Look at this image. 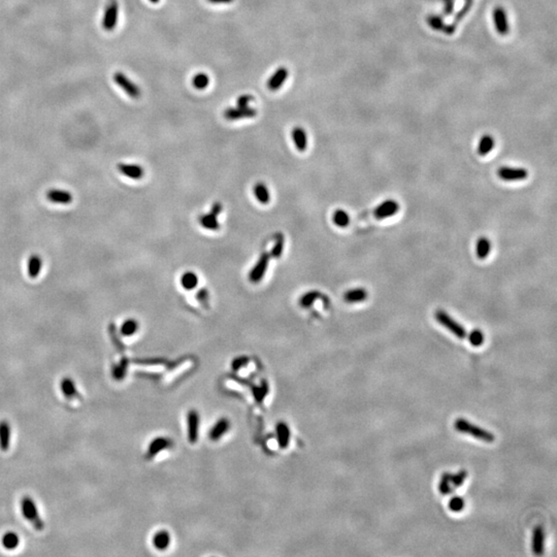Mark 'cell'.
<instances>
[{"instance_id":"6da1fadb","label":"cell","mask_w":557,"mask_h":557,"mask_svg":"<svg viewBox=\"0 0 557 557\" xmlns=\"http://www.w3.org/2000/svg\"><path fill=\"white\" fill-rule=\"evenodd\" d=\"M454 427L456 431L460 432V433H464V434H468L476 439H478L480 441L486 442V443H492L495 442L496 437L492 433L486 431L484 428H481L477 425L472 424L471 422H469L466 419H457L454 422Z\"/></svg>"},{"instance_id":"7a4b0ae2","label":"cell","mask_w":557,"mask_h":557,"mask_svg":"<svg viewBox=\"0 0 557 557\" xmlns=\"http://www.w3.org/2000/svg\"><path fill=\"white\" fill-rule=\"evenodd\" d=\"M21 511L24 518L28 522H30L31 525H32L36 531L38 532L43 531L44 523L40 518L38 509L34 501L32 500V498L26 496L21 500Z\"/></svg>"},{"instance_id":"3957f363","label":"cell","mask_w":557,"mask_h":557,"mask_svg":"<svg viewBox=\"0 0 557 557\" xmlns=\"http://www.w3.org/2000/svg\"><path fill=\"white\" fill-rule=\"evenodd\" d=\"M436 319L441 325H443L444 327H446L448 330H450L454 334V336H456L457 338L466 339L468 337V332L465 329V327L461 324H459L457 321H455L451 316H449L447 313L444 312L443 310L437 311Z\"/></svg>"},{"instance_id":"277c9868","label":"cell","mask_w":557,"mask_h":557,"mask_svg":"<svg viewBox=\"0 0 557 557\" xmlns=\"http://www.w3.org/2000/svg\"><path fill=\"white\" fill-rule=\"evenodd\" d=\"M118 15H119V3L117 0H109L107 2L103 17H102V28L105 31H113L118 23Z\"/></svg>"},{"instance_id":"5b68a950","label":"cell","mask_w":557,"mask_h":557,"mask_svg":"<svg viewBox=\"0 0 557 557\" xmlns=\"http://www.w3.org/2000/svg\"><path fill=\"white\" fill-rule=\"evenodd\" d=\"M115 83L127 94L130 98L137 99L140 97L141 91L137 85H135L130 78L127 77L124 73L118 71L114 74Z\"/></svg>"},{"instance_id":"8992f818","label":"cell","mask_w":557,"mask_h":557,"mask_svg":"<svg viewBox=\"0 0 557 557\" xmlns=\"http://www.w3.org/2000/svg\"><path fill=\"white\" fill-rule=\"evenodd\" d=\"M498 176L500 179L504 181H522L525 180L529 176V171L525 168H515V167H508L503 166L499 168Z\"/></svg>"},{"instance_id":"52a82bcc","label":"cell","mask_w":557,"mask_h":557,"mask_svg":"<svg viewBox=\"0 0 557 557\" xmlns=\"http://www.w3.org/2000/svg\"><path fill=\"white\" fill-rule=\"evenodd\" d=\"M400 210V204L394 199H387L381 202L374 211V215L377 219L382 220L391 216H394Z\"/></svg>"},{"instance_id":"ba28073f","label":"cell","mask_w":557,"mask_h":557,"mask_svg":"<svg viewBox=\"0 0 557 557\" xmlns=\"http://www.w3.org/2000/svg\"><path fill=\"white\" fill-rule=\"evenodd\" d=\"M257 115V110L249 106H237L224 110V118L229 121H235L245 118H253Z\"/></svg>"},{"instance_id":"9c48e42d","label":"cell","mask_w":557,"mask_h":557,"mask_svg":"<svg viewBox=\"0 0 557 557\" xmlns=\"http://www.w3.org/2000/svg\"><path fill=\"white\" fill-rule=\"evenodd\" d=\"M60 390L62 392V394L64 395L65 399L69 402L72 401H81L82 400V395L79 393V391L77 390L74 381L69 378V377H65L63 378L60 381Z\"/></svg>"},{"instance_id":"30bf717a","label":"cell","mask_w":557,"mask_h":557,"mask_svg":"<svg viewBox=\"0 0 557 557\" xmlns=\"http://www.w3.org/2000/svg\"><path fill=\"white\" fill-rule=\"evenodd\" d=\"M287 77H288V69L283 66L279 67L273 73V75L268 78L266 86L270 91H277L286 82Z\"/></svg>"},{"instance_id":"8fae6325","label":"cell","mask_w":557,"mask_h":557,"mask_svg":"<svg viewBox=\"0 0 557 557\" xmlns=\"http://www.w3.org/2000/svg\"><path fill=\"white\" fill-rule=\"evenodd\" d=\"M267 264H268V254H267V253H263L262 255H261V257H260V259H259V261L256 263V265L254 266V268L251 270V273H250V280H251L252 282H255V283H256V282H259V281L262 279V277H263V275H264V273H265L266 267H267Z\"/></svg>"},{"instance_id":"7c38bea8","label":"cell","mask_w":557,"mask_h":557,"mask_svg":"<svg viewBox=\"0 0 557 557\" xmlns=\"http://www.w3.org/2000/svg\"><path fill=\"white\" fill-rule=\"evenodd\" d=\"M10 424L6 420L0 421V450L6 452L10 446Z\"/></svg>"},{"instance_id":"4fadbf2b","label":"cell","mask_w":557,"mask_h":557,"mask_svg":"<svg viewBox=\"0 0 557 557\" xmlns=\"http://www.w3.org/2000/svg\"><path fill=\"white\" fill-rule=\"evenodd\" d=\"M47 199L54 203L60 204H68L72 201V195L68 191L65 190H59V189H52L46 194Z\"/></svg>"},{"instance_id":"5bb4252c","label":"cell","mask_w":557,"mask_h":557,"mask_svg":"<svg viewBox=\"0 0 557 557\" xmlns=\"http://www.w3.org/2000/svg\"><path fill=\"white\" fill-rule=\"evenodd\" d=\"M545 547V533L542 527L535 529L533 537V551L536 555L544 554Z\"/></svg>"},{"instance_id":"9a60e30c","label":"cell","mask_w":557,"mask_h":557,"mask_svg":"<svg viewBox=\"0 0 557 557\" xmlns=\"http://www.w3.org/2000/svg\"><path fill=\"white\" fill-rule=\"evenodd\" d=\"M119 170L125 174L126 177H128L130 179L133 180H139L144 176V169H142L141 166L136 165V164H119L118 165Z\"/></svg>"},{"instance_id":"2e32d148","label":"cell","mask_w":557,"mask_h":557,"mask_svg":"<svg viewBox=\"0 0 557 557\" xmlns=\"http://www.w3.org/2000/svg\"><path fill=\"white\" fill-rule=\"evenodd\" d=\"M0 542H1V545L5 550L11 551V550L17 549L19 547L20 537H19L18 534H15L14 532H6L5 534L2 535Z\"/></svg>"},{"instance_id":"e0dca14e","label":"cell","mask_w":557,"mask_h":557,"mask_svg":"<svg viewBox=\"0 0 557 557\" xmlns=\"http://www.w3.org/2000/svg\"><path fill=\"white\" fill-rule=\"evenodd\" d=\"M292 138L294 140L295 147L298 151H305L308 146V138L306 131L301 128V127H295L291 132Z\"/></svg>"},{"instance_id":"ac0fdd59","label":"cell","mask_w":557,"mask_h":557,"mask_svg":"<svg viewBox=\"0 0 557 557\" xmlns=\"http://www.w3.org/2000/svg\"><path fill=\"white\" fill-rule=\"evenodd\" d=\"M368 292L363 288H355L348 290L344 294V299L347 302H360L368 298Z\"/></svg>"},{"instance_id":"d6986e66","label":"cell","mask_w":557,"mask_h":557,"mask_svg":"<svg viewBox=\"0 0 557 557\" xmlns=\"http://www.w3.org/2000/svg\"><path fill=\"white\" fill-rule=\"evenodd\" d=\"M169 535L165 531L157 532L153 537V545L158 550H164L169 545Z\"/></svg>"},{"instance_id":"ffe728a7","label":"cell","mask_w":557,"mask_h":557,"mask_svg":"<svg viewBox=\"0 0 557 557\" xmlns=\"http://www.w3.org/2000/svg\"><path fill=\"white\" fill-rule=\"evenodd\" d=\"M41 265H42V261L40 256L38 255H32L29 260H28V274L30 276V278H36L39 273H40V269H41Z\"/></svg>"},{"instance_id":"44dd1931","label":"cell","mask_w":557,"mask_h":557,"mask_svg":"<svg viewBox=\"0 0 557 557\" xmlns=\"http://www.w3.org/2000/svg\"><path fill=\"white\" fill-rule=\"evenodd\" d=\"M491 244L488 238L481 237L479 241L477 242V256L479 259H485L490 253Z\"/></svg>"},{"instance_id":"7402d4cb","label":"cell","mask_w":557,"mask_h":557,"mask_svg":"<svg viewBox=\"0 0 557 557\" xmlns=\"http://www.w3.org/2000/svg\"><path fill=\"white\" fill-rule=\"evenodd\" d=\"M254 193H255V196H256V198L258 199L259 202H261L262 204L268 203V201L270 199L269 191L263 183H257L256 184L255 188H254Z\"/></svg>"},{"instance_id":"603a6c76","label":"cell","mask_w":557,"mask_h":557,"mask_svg":"<svg viewBox=\"0 0 557 557\" xmlns=\"http://www.w3.org/2000/svg\"><path fill=\"white\" fill-rule=\"evenodd\" d=\"M138 330V322L134 319L126 320L120 329V332L123 337H131Z\"/></svg>"},{"instance_id":"cb8c5ba5","label":"cell","mask_w":557,"mask_h":557,"mask_svg":"<svg viewBox=\"0 0 557 557\" xmlns=\"http://www.w3.org/2000/svg\"><path fill=\"white\" fill-rule=\"evenodd\" d=\"M127 368H128V361L126 359L121 360V362L114 365V368L111 369V376H113V378L117 381L123 380L126 376Z\"/></svg>"},{"instance_id":"d4e9b609","label":"cell","mask_w":557,"mask_h":557,"mask_svg":"<svg viewBox=\"0 0 557 557\" xmlns=\"http://www.w3.org/2000/svg\"><path fill=\"white\" fill-rule=\"evenodd\" d=\"M181 283H182V286L185 289L191 290V289L195 288L197 286L198 278H197L196 274H194L192 272H187L182 276Z\"/></svg>"},{"instance_id":"484cf974","label":"cell","mask_w":557,"mask_h":557,"mask_svg":"<svg viewBox=\"0 0 557 557\" xmlns=\"http://www.w3.org/2000/svg\"><path fill=\"white\" fill-rule=\"evenodd\" d=\"M217 216H215L214 214L210 213L208 215H204L202 217H200L199 221H200V224L205 228V229H210V230H217L219 229V223L217 221Z\"/></svg>"},{"instance_id":"4316f807","label":"cell","mask_w":557,"mask_h":557,"mask_svg":"<svg viewBox=\"0 0 557 557\" xmlns=\"http://www.w3.org/2000/svg\"><path fill=\"white\" fill-rule=\"evenodd\" d=\"M332 220L334 222V224L339 227H346L350 223V217L348 213H346L344 210H337L334 212L332 216Z\"/></svg>"},{"instance_id":"83f0119b","label":"cell","mask_w":557,"mask_h":557,"mask_svg":"<svg viewBox=\"0 0 557 557\" xmlns=\"http://www.w3.org/2000/svg\"><path fill=\"white\" fill-rule=\"evenodd\" d=\"M439 490L441 492V495H443V496H447V495H449V493L452 492L451 474L446 473L442 476L440 484H439Z\"/></svg>"},{"instance_id":"f1b7e54d","label":"cell","mask_w":557,"mask_h":557,"mask_svg":"<svg viewBox=\"0 0 557 557\" xmlns=\"http://www.w3.org/2000/svg\"><path fill=\"white\" fill-rule=\"evenodd\" d=\"M210 84V77L205 73H197L192 78V85L197 90H203Z\"/></svg>"},{"instance_id":"f546056e","label":"cell","mask_w":557,"mask_h":557,"mask_svg":"<svg viewBox=\"0 0 557 557\" xmlns=\"http://www.w3.org/2000/svg\"><path fill=\"white\" fill-rule=\"evenodd\" d=\"M495 146V140L489 135H485L481 138L478 147V153L480 155H487Z\"/></svg>"},{"instance_id":"4dcf8cb0","label":"cell","mask_w":557,"mask_h":557,"mask_svg":"<svg viewBox=\"0 0 557 557\" xmlns=\"http://www.w3.org/2000/svg\"><path fill=\"white\" fill-rule=\"evenodd\" d=\"M468 336H469L470 343H471L473 346H475V347H479V346H481V345L483 344V342H484V334H483V332H482L481 330H479V329H475V330H473L470 334H468Z\"/></svg>"},{"instance_id":"1f68e13d","label":"cell","mask_w":557,"mask_h":557,"mask_svg":"<svg viewBox=\"0 0 557 557\" xmlns=\"http://www.w3.org/2000/svg\"><path fill=\"white\" fill-rule=\"evenodd\" d=\"M448 506H449V509L451 511L460 512V511H463L464 508H465V501L461 497H453L450 500Z\"/></svg>"},{"instance_id":"d6a6232c","label":"cell","mask_w":557,"mask_h":557,"mask_svg":"<svg viewBox=\"0 0 557 557\" xmlns=\"http://www.w3.org/2000/svg\"><path fill=\"white\" fill-rule=\"evenodd\" d=\"M467 477H468V472L467 471H461L454 476L451 475V484H452V486L455 487V488L460 487L461 485L464 484L465 480L467 479Z\"/></svg>"},{"instance_id":"836d02e7","label":"cell","mask_w":557,"mask_h":557,"mask_svg":"<svg viewBox=\"0 0 557 557\" xmlns=\"http://www.w3.org/2000/svg\"><path fill=\"white\" fill-rule=\"evenodd\" d=\"M317 297H319V292H315V291L309 292L300 298V305H302L304 307H309L313 304V301Z\"/></svg>"},{"instance_id":"e575fe53","label":"cell","mask_w":557,"mask_h":557,"mask_svg":"<svg viewBox=\"0 0 557 557\" xmlns=\"http://www.w3.org/2000/svg\"><path fill=\"white\" fill-rule=\"evenodd\" d=\"M283 246H284V238L281 234H279L277 243H276V245H275V247L272 251V255L274 257H280V255L282 254V251H283Z\"/></svg>"},{"instance_id":"d590c367","label":"cell","mask_w":557,"mask_h":557,"mask_svg":"<svg viewBox=\"0 0 557 557\" xmlns=\"http://www.w3.org/2000/svg\"><path fill=\"white\" fill-rule=\"evenodd\" d=\"M109 333H110V338H111V340H113V341L115 342V343H114L115 346H116L119 350H122V349H123V346H122V344H121V341H119V339H118L117 336H116V330H115V327H114L113 324H110V325H109Z\"/></svg>"},{"instance_id":"8d00e7d4","label":"cell","mask_w":557,"mask_h":557,"mask_svg":"<svg viewBox=\"0 0 557 557\" xmlns=\"http://www.w3.org/2000/svg\"><path fill=\"white\" fill-rule=\"evenodd\" d=\"M253 100H254V98L251 96V95L245 94V95H242L241 97H238L237 105L238 106H248V104Z\"/></svg>"},{"instance_id":"74e56055","label":"cell","mask_w":557,"mask_h":557,"mask_svg":"<svg viewBox=\"0 0 557 557\" xmlns=\"http://www.w3.org/2000/svg\"><path fill=\"white\" fill-rule=\"evenodd\" d=\"M221 212V204L220 203H215L213 206V211L211 212L212 214H214L215 216H217L218 214H220Z\"/></svg>"},{"instance_id":"f35d334b","label":"cell","mask_w":557,"mask_h":557,"mask_svg":"<svg viewBox=\"0 0 557 557\" xmlns=\"http://www.w3.org/2000/svg\"><path fill=\"white\" fill-rule=\"evenodd\" d=\"M211 3H230L233 0H208Z\"/></svg>"},{"instance_id":"ab89813d","label":"cell","mask_w":557,"mask_h":557,"mask_svg":"<svg viewBox=\"0 0 557 557\" xmlns=\"http://www.w3.org/2000/svg\"><path fill=\"white\" fill-rule=\"evenodd\" d=\"M149 1H151L152 3H158L160 0H149Z\"/></svg>"}]
</instances>
